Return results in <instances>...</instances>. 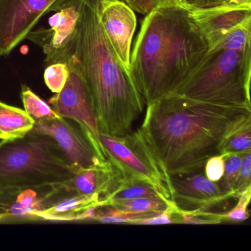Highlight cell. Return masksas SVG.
Instances as JSON below:
<instances>
[{"instance_id": "obj_1", "label": "cell", "mask_w": 251, "mask_h": 251, "mask_svg": "<svg viewBox=\"0 0 251 251\" xmlns=\"http://www.w3.org/2000/svg\"><path fill=\"white\" fill-rule=\"evenodd\" d=\"M250 121L251 108L172 94L147 105L139 129L170 178L201 171L207 160L222 155L228 138Z\"/></svg>"}, {"instance_id": "obj_2", "label": "cell", "mask_w": 251, "mask_h": 251, "mask_svg": "<svg viewBox=\"0 0 251 251\" xmlns=\"http://www.w3.org/2000/svg\"><path fill=\"white\" fill-rule=\"evenodd\" d=\"M208 50L190 10L161 7L147 14L130 61V76L145 104L174 94Z\"/></svg>"}, {"instance_id": "obj_3", "label": "cell", "mask_w": 251, "mask_h": 251, "mask_svg": "<svg viewBox=\"0 0 251 251\" xmlns=\"http://www.w3.org/2000/svg\"><path fill=\"white\" fill-rule=\"evenodd\" d=\"M98 5L84 0L74 53L90 94L100 132L125 136L133 131L145 102L130 71L122 64L104 33Z\"/></svg>"}, {"instance_id": "obj_4", "label": "cell", "mask_w": 251, "mask_h": 251, "mask_svg": "<svg viewBox=\"0 0 251 251\" xmlns=\"http://www.w3.org/2000/svg\"><path fill=\"white\" fill-rule=\"evenodd\" d=\"M75 175L48 135L30 131L18 139L0 141V195L62 183Z\"/></svg>"}, {"instance_id": "obj_5", "label": "cell", "mask_w": 251, "mask_h": 251, "mask_svg": "<svg viewBox=\"0 0 251 251\" xmlns=\"http://www.w3.org/2000/svg\"><path fill=\"white\" fill-rule=\"evenodd\" d=\"M251 49L209 50L174 94L216 105L251 108Z\"/></svg>"}, {"instance_id": "obj_6", "label": "cell", "mask_w": 251, "mask_h": 251, "mask_svg": "<svg viewBox=\"0 0 251 251\" xmlns=\"http://www.w3.org/2000/svg\"><path fill=\"white\" fill-rule=\"evenodd\" d=\"M99 137L107 159L123 177L147 183L162 199L176 206L170 177L163 170L140 129L122 136L100 133Z\"/></svg>"}, {"instance_id": "obj_7", "label": "cell", "mask_w": 251, "mask_h": 251, "mask_svg": "<svg viewBox=\"0 0 251 251\" xmlns=\"http://www.w3.org/2000/svg\"><path fill=\"white\" fill-rule=\"evenodd\" d=\"M190 12L206 39L209 50L251 49V5L226 3L205 9L192 10Z\"/></svg>"}, {"instance_id": "obj_8", "label": "cell", "mask_w": 251, "mask_h": 251, "mask_svg": "<svg viewBox=\"0 0 251 251\" xmlns=\"http://www.w3.org/2000/svg\"><path fill=\"white\" fill-rule=\"evenodd\" d=\"M69 76L65 86L49 100L50 105L59 117L75 122L93 142L102 156H105L100 141L99 127L95 117L90 94L75 55L66 62Z\"/></svg>"}, {"instance_id": "obj_9", "label": "cell", "mask_w": 251, "mask_h": 251, "mask_svg": "<svg viewBox=\"0 0 251 251\" xmlns=\"http://www.w3.org/2000/svg\"><path fill=\"white\" fill-rule=\"evenodd\" d=\"M84 0H61L48 20L50 28L30 32L27 39L41 47L47 64L67 62L74 55Z\"/></svg>"}, {"instance_id": "obj_10", "label": "cell", "mask_w": 251, "mask_h": 251, "mask_svg": "<svg viewBox=\"0 0 251 251\" xmlns=\"http://www.w3.org/2000/svg\"><path fill=\"white\" fill-rule=\"evenodd\" d=\"M31 131L52 137L75 174L88 169L103 167L108 162L75 122L61 117L35 122Z\"/></svg>"}, {"instance_id": "obj_11", "label": "cell", "mask_w": 251, "mask_h": 251, "mask_svg": "<svg viewBox=\"0 0 251 251\" xmlns=\"http://www.w3.org/2000/svg\"><path fill=\"white\" fill-rule=\"evenodd\" d=\"M60 1L0 0V55H9Z\"/></svg>"}, {"instance_id": "obj_12", "label": "cell", "mask_w": 251, "mask_h": 251, "mask_svg": "<svg viewBox=\"0 0 251 251\" xmlns=\"http://www.w3.org/2000/svg\"><path fill=\"white\" fill-rule=\"evenodd\" d=\"M98 14L113 50L130 71V50L136 28L134 11L121 0H102L98 5Z\"/></svg>"}, {"instance_id": "obj_13", "label": "cell", "mask_w": 251, "mask_h": 251, "mask_svg": "<svg viewBox=\"0 0 251 251\" xmlns=\"http://www.w3.org/2000/svg\"><path fill=\"white\" fill-rule=\"evenodd\" d=\"M173 201L182 211L205 210L226 201L218 183L211 181L201 171L170 177Z\"/></svg>"}, {"instance_id": "obj_14", "label": "cell", "mask_w": 251, "mask_h": 251, "mask_svg": "<svg viewBox=\"0 0 251 251\" xmlns=\"http://www.w3.org/2000/svg\"><path fill=\"white\" fill-rule=\"evenodd\" d=\"M100 195L70 194L65 198L35 214V220L40 219L50 221H77L95 220L98 207L103 206Z\"/></svg>"}, {"instance_id": "obj_15", "label": "cell", "mask_w": 251, "mask_h": 251, "mask_svg": "<svg viewBox=\"0 0 251 251\" xmlns=\"http://www.w3.org/2000/svg\"><path fill=\"white\" fill-rule=\"evenodd\" d=\"M35 121L24 110L0 102V140H12L33 130Z\"/></svg>"}, {"instance_id": "obj_16", "label": "cell", "mask_w": 251, "mask_h": 251, "mask_svg": "<svg viewBox=\"0 0 251 251\" xmlns=\"http://www.w3.org/2000/svg\"><path fill=\"white\" fill-rule=\"evenodd\" d=\"M145 197L161 198L158 192L147 183L123 177L118 184L104 198V205H107L113 201H126Z\"/></svg>"}, {"instance_id": "obj_17", "label": "cell", "mask_w": 251, "mask_h": 251, "mask_svg": "<svg viewBox=\"0 0 251 251\" xmlns=\"http://www.w3.org/2000/svg\"><path fill=\"white\" fill-rule=\"evenodd\" d=\"M107 206L132 214H157L170 208H177L159 197H145L126 201H113Z\"/></svg>"}, {"instance_id": "obj_18", "label": "cell", "mask_w": 251, "mask_h": 251, "mask_svg": "<svg viewBox=\"0 0 251 251\" xmlns=\"http://www.w3.org/2000/svg\"><path fill=\"white\" fill-rule=\"evenodd\" d=\"M21 98L24 111L35 122L52 120L59 117L50 104L47 103L27 86H23Z\"/></svg>"}, {"instance_id": "obj_19", "label": "cell", "mask_w": 251, "mask_h": 251, "mask_svg": "<svg viewBox=\"0 0 251 251\" xmlns=\"http://www.w3.org/2000/svg\"><path fill=\"white\" fill-rule=\"evenodd\" d=\"M244 154H230L225 156L224 174L218 182V186L223 195L227 199L233 198V191L237 181Z\"/></svg>"}, {"instance_id": "obj_20", "label": "cell", "mask_w": 251, "mask_h": 251, "mask_svg": "<svg viewBox=\"0 0 251 251\" xmlns=\"http://www.w3.org/2000/svg\"><path fill=\"white\" fill-rule=\"evenodd\" d=\"M251 152V121L244 125L227 139L222 155L245 154Z\"/></svg>"}, {"instance_id": "obj_21", "label": "cell", "mask_w": 251, "mask_h": 251, "mask_svg": "<svg viewBox=\"0 0 251 251\" xmlns=\"http://www.w3.org/2000/svg\"><path fill=\"white\" fill-rule=\"evenodd\" d=\"M69 76V68L64 62L48 64L44 73V78L48 89L54 94L62 90L67 83Z\"/></svg>"}, {"instance_id": "obj_22", "label": "cell", "mask_w": 251, "mask_h": 251, "mask_svg": "<svg viewBox=\"0 0 251 251\" xmlns=\"http://www.w3.org/2000/svg\"><path fill=\"white\" fill-rule=\"evenodd\" d=\"M224 220V214L207 212L205 210L180 211V224L216 225L223 223Z\"/></svg>"}, {"instance_id": "obj_23", "label": "cell", "mask_w": 251, "mask_h": 251, "mask_svg": "<svg viewBox=\"0 0 251 251\" xmlns=\"http://www.w3.org/2000/svg\"><path fill=\"white\" fill-rule=\"evenodd\" d=\"M238 202L234 208L224 214L225 220L234 222V223H241L248 220L250 217L249 207L251 199V188L245 191L243 193L237 197Z\"/></svg>"}, {"instance_id": "obj_24", "label": "cell", "mask_w": 251, "mask_h": 251, "mask_svg": "<svg viewBox=\"0 0 251 251\" xmlns=\"http://www.w3.org/2000/svg\"><path fill=\"white\" fill-rule=\"evenodd\" d=\"M251 188V152L243 155L233 198H237L245 191Z\"/></svg>"}, {"instance_id": "obj_25", "label": "cell", "mask_w": 251, "mask_h": 251, "mask_svg": "<svg viewBox=\"0 0 251 251\" xmlns=\"http://www.w3.org/2000/svg\"><path fill=\"white\" fill-rule=\"evenodd\" d=\"M204 174L208 180L218 183L221 180L225 170V156L216 155L207 160L204 165Z\"/></svg>"}, {"instance_id": "obj_26", "label": "cell", "mask_w": 251, "mask_h": 251, "mask_svg": "<svg viewBox=\"0 0 251 251\" xmlns=\"http://www.w3.org/2000/svg\"><path fill=\"white\" fill-rule=\"evenodd\" d=\"M133 11L146 16L156 8V0H125Z\"/></svg>"}, {"instance_id": "obj_27", "label": "cell", "mask_w": 251, "mask_h": 251, "mask_svg": "<svg viewBox=\"0 0 251 251\" xmlns=\"http://www.w3.org/2000/svg\"><path fill=\"white\" fill-rule=\"evenodd\" d=\"M188 8L192 10H201L220 6L228 2V0H185Z\"/></svg>"}, {"instance_id": "obj_28", "label": "cell", "mask_w": 251, "mask_h": 251, "mask_svg": "<svg viewBox=\"0 0 251 251\" xmlns=\"http://www.w3.org/2000/svg\"><path fill=\"white\" fill-rule=\"evenodd\" d=\"M161 7H180L189 9L185 0H156V8Z\"/></svg>"}, {"instance_id": "obj_29", "label": "cell", "mask_w": 251, "mask_h": 251, "mask_svg": "<svg viewBox=\"0 0 251 251\" xmlns=\"http://www.w3.org/2000/svg\"><path fill=\"white\" fill-rule=\"evenodd\" d=\"M227 3L232 5H251V0H228Z\"/></svg>"}, {"instance_id": "obj_30", "label": "cell", "mask_w": 251, "mask_h": 251, "mask_svg": "<svg viewBox=\"0 0 251 251\" xmlns=\"http://www.w3.org/2000/svg\"><path fill=\"white\" fill-rule=\"evenodd\" d=\"M85 1H87V2H92V3L99 4L100 2L102 1V0H85Z\"/></svg>"}]
</instances>
